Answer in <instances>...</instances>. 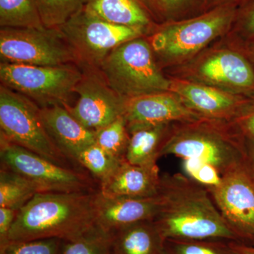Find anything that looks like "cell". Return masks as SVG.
<instances>
[{"label":"cell","mask_w":254,"mask_h":254,"mask_svg":"<svg viewBox=\"0 0 254 254\" xmlns=\"http://www.w3.org/2000/svg\"><path fill=\"white\" fill-rule=\"evenodd\" d=\"M160 211L153 222L165 240L241 242L206 187L182 173L161 175Z\"/></svg>","instance_id":"1"},{"label":"cell","mask_w":254,"mask_h":254,"mask_svg":"<svg viewBox=\"0 0 254 254\" xmlns=\"http://www.w3.org/2000/svg\"><path fill=\"white\" fill-rule=\"evenodd\" d=\"M98 196V190L36 193L18 210L6 243L81 236L96 225Z\"/></svg>","instance_id":"2"},{"label":"cell","mask_w":254,"mask_h":254,"mask_svg":"<svg viewBox=\"0 0 254 254\" xmlns=\"http://www.w3.org/2000/svg\"><path fill=\"white\" fill-rule=\"evenodd\" d=\"M168 155L208 164L222 176L247 159L246 138L232 121L200 118L173 123L161 152Z\"/></svg>","instance_id":"3"},{"label":"cell","mask_w":254,"mask_h":254,"mask_svg":"<svg viewBox=\"0 0 254 254\" xmlns=\"http://www.w3.org/2000/svg\"><path fill=\"white\" fill-rule=\"evenodd\" d=\"M238 7L216 6L181 21L161 23L146 36L158 66L164 70L185 64L233 27Z\"/></svg>","instance_id":"4"},{"label":"cell","mask_w":254,"mask_h":254,"mask_svg":"<svg viewBox=\"0 0 254 254\" xmlns=\"http://www.w3.org/2000/svg\"><path fill=\"white\" fill-rule=\"evenodd\" d=\"M182 78L223 91L254 97V66L245 45L227 34L185 64L167 71Z\"/></svg>","instance_id":"5"},{"label":"cell","mask_w":254,"mask_h":254,"mask_svg":"<svg viewBox=\"0 0 254 254\" xmlns=\"http://www.w3.org/2000/svg\"><path fill=\"white\" fill-rule=\"evenodd\" d=\"M99 69L113 90L126 100L170 91V78L158 66L146 36L114 49Z\"/></svg>","instance_id":"6"},{"label":"cell","mask_w":254,"mask_h":254,"mask_svg":"<svg viewBox=\"0 0 254 254\" xmlns=\"http://www.w3.org/2000/svg\"><path fill=\"white\" fill-rule=\"evenodd\" d=\"M1 136L64 168L76 170V162L55 143L47 129L41 108L7 87L0 86Z\"/></svg>","instance_id":"7"},{"label":"cell","mask_w":254,"mask_h":254,"mask_svg":"<svg viewBox=\"0 0 254 254\" xmlns=\"http://www.w3.org/2000/svg\"><path fill=\"white\" fill-rule=\"evenodd\" d=\"M82 75L76 64L62 66L0 64L1 85L25 95L41 108L71 105L70 98Z\"/></svg>","instance_id":"8"},{"label":"cell","mask_w":254,"mask_h":254,"mask_svg":"<svg viewBox=\"0 0 254 254\" xmlns=\"http://www.w3.org/2000/svg\"><path fill=\"white\" fill-rule=\"evenodd\" d=\"M57 29L72 50L81 68H99L106 57L120 45L147 36L141 30L108 22L84 8Z\"/></svg>","instance_id":"9"},{"label":"cell","mask_w":254,"mask_h":254,"mask_svg":"<svg viewBox=\"0 0 254 254\" xmlns=\"http://www.w3.org/2000/svg\"><path fill=\"white\" fill-rule=\"evenodd\" d=\"M0 158L1 168L26 177L44 192L93 191L91 180L79 170L64 168L11 143L1 136Z\"/></svg>","instance_id":"10"},{"label":"cell","mask_w":254,"mask_h":254,"mask_svg":"<svg viewBox=\"0 0 254 254\" xmlns=\"http://www.w3.org/2000/svg\"><path fill=\"white\" fill-rule=\"evenodd\" d=\"M0 58L1 63L37 66L77 64L61 33L51 28L1 27Z\"/></svg>","instance_id":"11"},{"label":"cell","mask_w":254,"mask_h":254,"mask_svg":"<svg viewBox=\"0 0 254 254\" xmlns=\"http://www.w3.org/2000/svg\"><path fill=\"white\" fill-rule=\"evenodd\" d=\"M207 190L241 242L254 245V172L247 159Z\"/></svg>","instance_id":"12"},{"label":"cell","mask_w":254,"mask_h":254,"mask_svg":"<svg viewBox=\"0 0 254 254\" xmlns=\"http://www.w3.org/2000/svg\"><path fill=\"white\" fill-rule=\"evenodd\" d=\"M81 68L83 75L74 90L77 102L64 108L83 126L96 131L124 115L126 99L109 86L99 68Z\"/></svg>","instance_id":"13"},{"label":"cell","mask_w":254,"mask_h":254,"mask_svg":"<svg viewBox=\"0 0 254 254\" xmlns=\"http://www.w3.org/2000/svg\"><path fill=\"white\" fill-rule=\"evenodd\" d=\"M170 78V91L202 118L232 121L251 98L195 82Z\"/></svg>","instance_id":"14"},{"label":"cell","mask_w":254,"mask_h":254,"mask_svg":"<svg viewBox=\"0 0 254 254\" xmlns=\"http://www.w3.org/2000/svg\"><path fill=\"white\" fill-rule=\"evenodd\" d=\"M124 117L128 133L143 127L191 121L200 118L170 91L126 100Z\"/></svg>","instance_id":"15"},{"label":"cell","mask_w":254,"mask_h":254,"mask_svg":"<svg viewBox=\"0 0 254 254\" xmlns=\"http://www.w3.org/2000/svg\"><path fill=\"white\" fill-rule=\"evenodd\" d=\"M160 204L159 194L146 198L107 197L98 190L96 225L113 232L137 222L153 220Z\"/></svg>","instance_id":"16"},{"label":"cell","mask_w":254,"mask_h":254,"mask_svg":"<svg viewBox=\"0 0 254 254\" xmlns=\"http://www.w3.org/2000/svg\"><path fill=\"white\" fill-rule=\"evenodd\" d=\"M161 175L158 165H138L124 160L110 178L100 184L107 197L146 198L158 195Z\"/></svg>","instance_id":"17"},{"label":"cell","mask_w":254,"mask_h":254,"mask_svg":"<svg viewBox=\"0 0 254 254\" xmlns=\"http://www.w3.org/2000/svg\"><path fill=\"white\" fill-rule=\"evenodd\" d=\"M41 113L50 136L76 163L82 150L95 143L96 132L83 126L64 107L55 105L41 108Z\"/></svg>","instance_id":"18"},{"label":"cell","mask_w":254,"mask_h":254,"mask_svg":"<svg viewBox=\"0 0 254 254\" xmlns=\"http://www.w3.org/2000/svg\"><path fill=\"white\" fill-rule=\"evenodd\" d=\"M84 9L108 22L141 30L147 36L160 25L143 0H89Z\"/></svg>","instance_id":"19"},{"label":"cell","mask_w":254,"mask_h":254,"mask_svg":"<svg viewBox=\"0 0 254 254\" xmlns=\"http://www.w3.org/2000/svg\"><path fill=\"white\" fill-rule=\"evenodd\" d=\"M113 233V254H165V239L153 220L123 227Z\"/></svg>","instance_id":"20"},{"label":"cell","mask_w":254,"mask_h":254,"mask_svg":"<svg viewBox=\"0 0 254 254\" xmlns=\"http://www.w3.org/2000/svg\"><path fill=\"white\" fill-rule=\"evenodd\" d=\"M173 124L143 127L130 132L125 160L134 165H157Z\"/></svg>","instance_id":"21"},{"label":"cell","mask_w":254,"mask_h":254,"mask_svg":"<svg viewBox=\"0 0 254 254\" xmlns=\"http://www.w3.org/2000/svg\"><path fill=\"white\" fill-rule=\"evenodd\" d=\"M38 193V188L26 177L1 168L0 207L20 210Z\"/></svg>","instance_id":"22"},{"label":"cell","mask_w":254,"mask_h":254,"mask_svg":"<svg viewBox=\"0 0 254 254\" xmlns=\"http://www.w3.org/2000/svg\"><path fill=\"white\" fill-rule=\"evenodd\" d=\"M0 26L45 29L36 0H0Z\"/></svg>","instance_id":"23"},{"label":"cell","mask_w":254,"mask_h":254,"mask_svg":"<svg viewBox=\"0 0 254 254\" xmlns=\"http://www.w3.org/2000/svg\"><path fill=\"white\" fill-rule=\"evenodd\" d=\"M160 24L181 21L205 12L208 0H143Z\"/></svg>","instance_id":"24"},{"label":"cell","mask_w":254,"mask_h":254,"mask_svg":"<svg viewBox=\"0 0 254 254\" xmlns=\"http://www.w3.org/2000/svg\"><path fill=\"white\" fill-rule=\"evenodd\" d=\"M60 254H113V233L95 225L81 236L63 241Z\"/></svg>","instance_id":"25"},{"label":"cell","mask_w":254,"mask_h":254,"mask_svg":"<svg viewBox=\"0 0 254 254\" xmlns=\"http://www.w3.org/2000/svg\"><path fill=\"white\" fill-rule=\"evenodd\" d=\"M125 160H120L107 153L96 143L82 150L76 163L87 169L100 184L110 178Z\"/></svg>","instance_id":"26"},{"label":"cell","mask_w":254,"mask_h":254,"mask_svg":"<svg viewBox=\"0 0 254 254\" xmlns=\"http://www.w3.org/2000/svg\"><path fill=\"white\" fill-rule=\"evenodd\" d=\"M89 0H36L45 27L57 29L85 7Z\"/></svg>","instance_id":"27"},{"label":"cell","mask_w":254,"mask_h":254,"mask_svg":"<svg viewBox=\"0 0 254 254\" xmlns=\"http://www.w3.org/2000/svg\"><path fill=\"white\" fill-rule=\"evenodd\" d=\"M95 132L97 145L115 158L125 160L130 135L124 115Z\"/></svg>","instance_id":"28"},{"label":"cell","mask_w":254,"mask_h":254,"mask_svg":"<svg viewBox=\"0 0 254 254\" xmlns=\"http://www.w3.org/2000/svg\"><path fill=\"white\" fill-rule=\"evenodd\" d=\"M231 242L168 239L165 241V254H237Z\"/></svg>","instance_id":"29"},{"label":"cell","mask_w":254,"mask_h":254,"mask_svg":"<svg viewBox=\"0 0 254 254\" xmlns=\"http://www.w3.org/2000/svg\"><path fill=\"white\" fill-rule=\"evenodd\" d=\"M59 239L10 242L0 247V254H60Z\"/></svg>","instance_id":"30"},{"label":"cell","mask_w":254,"mask_h":254,"mask_svg":"<svg viewBox=\"0 0 254 254\" xmlns=\"http://www.w3.org/2000/svg\"><path fill=\"white\" fill-rule=\"evenodd\" d=\"M230 36L244 44L254 41V0L238 8Z\"/></svg>","instance_id":"31"},{"label":"cell","mask_w":254,"mask_h":254,"mask_svg":"<svg viewBox=\"0 0 254 254\" xmlns=\"http://www.w3.org/2000/svg\"><path fill=\"white\" fill-rule=\"evenodd\" d=\"M185 175L200 185L209 188L220 182L221 175L214 167L194 160H183Z\"/></svg>","instance_id":"32"},{"label":"cell","mask_w":254,"mask_h":254,"mask_svg":"<svg viewBox=\"0 0 254 254\" xmlns=\"http://www.w3.org/2000/svg\"><path fill=\"white\" fill-rule=\"evenodd\" d=\"M232 122L245 138L254 140V97Z\"/></svg>","instance_id":"33"},{"label":"cell","mask_w":254,"mask_h":254,"mask_svg":"<svg viewBox=\"0 0 254 254\" xmlns=\"http://www.w3.org/2000/svg\"><path fill=\"white\" fill-rule=\"evenodd\" d=\"M18 210L0 207V247L6 243L10 230L17 216Z\"/></svg>","instance_id":"34"},{"label":"cell","mask_w":254,"mask_h":254,"mask_svg":"<svg viewBox=\"0 0 254 254\" xmlns=\"http://www.w3.org/2000/svg\"><path fill=\"white\" fill-rule=\"evenodd\" d=\"M250 1L252 0H208L209 9L216 6H226V5L240 8V6L250 2Z\"/></svg>","instance_id":"35"},{"label":"cell","mask_w":254,"mask_h":254,"mask_svg":"<svg viewBox=\"0 0 254 254\" xmlns=\"http://www.w3.org/2000/svg\"><path fill=\"white\" fill-rule=\"evenodd\" d=\"M231 246L237 254H254V245L232 241Z\"/></svg>","instance_id":"36"},{"label":"cell","mask_w":254,"mask_h":254,"mask_svg":"<svg viewBox=\"0 0 254 254\" xmlns=\"http://www.w3.org/2000/svg\"><path fill=\"white\" fill-rule=\"evenodd\" d=\"M247 143V160L254 172V140L246 138Z\"/></svg>","instance_id":"37"},{"label":"cell","mask_w":254,"mask_h":254,"mask_svg":"<svg viewBox=\"0 0 254 254\" xmlns=\"http://www.w3.org/2000/svg\"><path fill=\"white\" fill-rule=\"evenodd\" d=\"M244 45H245L247 55H248L249 58H250L251 61L253 63L254 66V41Z\"/></svg>","instance_id":"38"}]
</instances>
